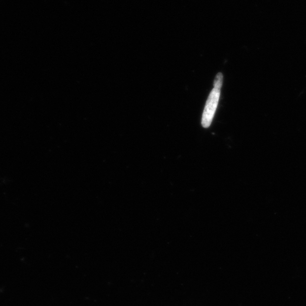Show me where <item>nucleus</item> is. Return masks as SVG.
<instances>
[{
    "mask_svg": "<svg viewBox=\"0 0 306 306\" xmlns=\"http://www.w3.org/2000/svg\"><path fill=\"white\" fill-rule=\"evenodd\" d=\"M220 88L214 87L208 98H207L202 118V124L204 128H209L211 122H212L215 111H216L218 106V102L220 100Z\"/></svg>",
    "mask_w": 306,
    "mask_h": 306,
    "instance_id": "nucleus-1",
    "label": "nucleus"
},
{
    "mask_svg": "<svg viewBox=\"0 0 306 306\" xmlns=\"http://www.w3.org/2000/svg\"><path fill=\"white\" fill-rule=\"evenodd\" d=\"M223 82V74L221 73H218L214 81V87L215 88L221 89Z\"/></svg>",
    "mask_w": 306,
    "mask_h": 306,
    "instance_id": "nucleus-2",
    "label": "nucleus"
}]
</instances>
